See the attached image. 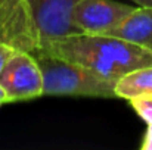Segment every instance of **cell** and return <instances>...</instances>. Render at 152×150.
Wrapping results in <instances>:
<instances>
[{
    "instance_id": "1",
    "label": "cell",
    "mask_w": 152,
    "mask_h": 150,
    "mask_svg": "<svg viewBox=\"0 0 152 150\" xmlns=\"http://www.w3.org/2000/svg\"><path fill=\"white\" fill-rule=\"evenodd\" d=\"M39 51L78 63L114 81L134 69L152 65L151 49L102 34H71L48 41Z\"/></svg>"
},
{
    "instance_id": "2",
    "label": "cell",
    "mask_w": 152,
    "mask_h": 150,
    "mask_svg": "<svg viewBox=\"0 0 152 150\" xmlns=\"http://www.w3.org/2000/svg\"><path fill=\"white\" fill-rule=\"evenodd\" d=\"M43 74V96L115 99L117 81L53 54L33 53Z\"/></svg>"
},
{
    "instance_id": "3",
    "label": "cell",
    "mask_w": 152,
    "mask_h": 150,
    "mask_svg": "<svg viewBox=\"0 0 152 150\" xmlns=\"http://www.w3.org/2000/svg\"><path fill=\"white\" fill-rule=\"evenodd\" d=\"M0 86L4 88L9 103L43 96V74L36 56L30 51L16 50L0 72Z\"/></svg>"
},
{
    "instance_id": "4",
    "label": "cell",
    "mask_w": 152,
    "mask_h": 150,
    "mask_svg": "<svg viewBox=\"0 0 152 150\" xmlns=\"http://www.w3.org/2000/svg\"><path fill=\"white\" fill-rule=\"evenodd\" d=\"M0 41L30 53L40 50L30 0H0Z\"/></svg>"
},
{
    "instance_id": "5",
    "label": "cell",
    "mask_w": 152,
    "mask_h": 150,
    "mask_svg": "<svg viewBox=\"0 0 152 150\" xmlns=\"http://www.w3.org/2000/svg\"><path fill=\"white\" fill-rule=\"evenodd\" d=\"M80 1L81 0H30L40 38V49L50 40L80 33L72 21L74 10Z\"/></svg>"
},
{
    "instance_id": "6",
    "label": "cell",
    "mask_w": 152,
    "mask_h": 150,
    "mask_svg": "<svg viewBox=\"0 0 152 150\" xmlns=\"http://www.w3.org/2000/svg\"><path fill=\"white\" fill-rule=\"evenodd\" d=\"M133 9L115 0H81L74 10L72 21L80 33L108 36Z\"/></svg>"
},
{
    "instance_id": "7",
    "label": "cell",
    "mask_w": 152,
    "mask_h": 150,
    "mask_svg": "<svg viewBox=\"0 0 152 150\" xmlns=\"http://www.w3.org/2000/svg\"><path fill=\"white\" fill-rule=\"evenodd\" d=\"M108 36L152 49V6L134 7Z\"/></svg>"
},
{
    "instance_id": "8",
    "label": "cell",
    "mask_w": 152,
    "mask_h": 150,
    "mask_svg": "<svg viewBox=\"0 0 152 150\" xmlns=\"http://www.w3.org/2000/svg\"><path fill=\"white\" fill-rule=\"evenodd\" d=\"M143 94H152V65L126 74L115 84L117 99L129 100Z\"/></svg>"
},
{
    "instance_id": "9",
    "label": "cell",
    "mask_w": 152,
    "mask_h": 150,
    "mask_svg": "<svg viewBox=\"0 0 152 150\" xmlns=\"http://www.w3.org/2000/svg\"><path fill=\"white\" fill-rule=\"evenodd\" d=\"M130 107L134 110V113L146 122V125H152V94H143L129 99Z\"/></svg>"
},
{
    "instance_id": "10",
    "label": "cell",
    "mask_w": 152,
    "mask_h": 150,
    "mask_svg": "<svg viewBox=\"0 0 152 150\" xmlns=\"http://www.w3.org/2000/svg\"><path fill=\"white\" fill-rule=\"evenodd\" d=\"M15 51H16V49H13L12 46H9V44L0 41V72H1V69L4 68L7 59H9Z\"/></svg>"
},
{
    "instance_id": "11",
    "label": "cell",
    "mask_w": 152,
    "mask_h": 150,
    "mask_svg": "<svg viewBox=\"0 0 152 150\" xmlns=\"http://www.w3.org/2000/svg\"><path fill=\"white\" fill-rule=\"evenodd\" d=\"M139 149L140 150H152V125H148V127H146Z\"/></svg>"
},
{
    "instance_id": "12",
    "label": "cell",
    "mask_w": 152,
    "mask_h": 150,
    "mask_svg": "<svg viewBox=\"0 0 152 150\" xmlns=\"http://www.w3.org/2000/svg\"><path fill=\"white\" fill-rule=\"evenodd\" d=\"M6 103H9V100H7V94H6L4 88L0 86V106H3V104H6Z\"/></svg>"
},
{
    "instance_id": "13",
    "label": "cell",
    "mask_w": 152,
    "mask_h": 150,
    "mask_svg": "<svg viewBox=\"0 0 152 150\" xmlns=\"http://www.w3.org/2000/svg\"><path fill=\"white\" fill-rule=\"evenodd\" d=\"M137 6H152V0H132Z\"/></svg>"
},
{
    "instance_id": "14",
    "label": "cell",
    "mask_w": 152,
    "mask_h": 150,
    "mask_svg": "<svg viewBox=\"0 0 152 150\" xmlns=\"http://www.w3.org/2000/svg\"><path fill=\"white\" fill-rule=\"evenodd\" d=\"M151 50H152V49H151Z\"/></svg>"
}]
</instances>
